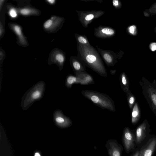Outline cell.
<instances>
[{"label":"cell","mask_w":156,"mask_h":156,"mask_svg":"<svg viewBox=\"0 0 156 156\" xmlns=\"http://www.w3.org/2000/svg\"><path fill=\"white\" fill-rule=\"evenodd\" d=\"M81 93L84 97L101 108L113 112L116 111L114 101L107 94L87 90H82Z\"/></svg>","instance_id":"obj_1"},{"label":"cell","mask_w":156,"mask_h":156,"mask_svg":"<svg viewBox=\"0 0 156 156\" xmlns=\"http://www.w3.org/2000/svg\"><path fill=\"white\" fill-rule=\"evenodd\" d=\"M45 89L43 81L38 82L28 90L22 98L21 106L24 110L28 109L35 101L42 98Z\"/></svg>","instance_id":"obj_2"},{"label":"cell","mask_w":156,"mask_h":156,"mask_svg":"<svg viewBox=\"0 0 156 156\" xmlns=\"http://www.w3.org/2000/svg\"><path fill=\"white\" fill-rule=\"evenodd\" d=\"M122 140L126 152L129 153L134 148L135 137L128 127H125L123 129Z\"/></svg>","instance_id":"obj_3"},{"label":"cell","mask_w":156,"mask_h":156,"mask_svg":"<svg viewBox=\"0 0 156 156\" xmlns=\"http://www.w3.org/2000/svg\"><path fill=\"white\" fill-rule=\"evenodd\" d=\"M105 147L109 156H122L123 148L116 140L108 139L106 142Z\"/></svg>","instance_id":"obj_4"},{"label":"cell","mask_w":156,"mask_h":156,"mask_svg":"<svg viewBox=\"0 0 156 156\" xmlns=\"http://www.w3.org/2000/svg\"><path fill=\"white\" fill-rule=\"evenodd\" d=\"M53 117L55 123L62 127H69L72 125V121L70 118L65 115L61 110H55Z\"/></svg>","instance_id":"obj_5"},{"label":"cell","mask_w":156,"mask_h":156,"mask_svg":"<svg viewBox=\"0 0 156 156\" xmlns=\"http://www.w3.org/2000/svg\"><path fill=\"white\" fill-rule=\"evenodd\" d=\"M9 28L17 36V43L20 45L26 47L28 45V43L23 33L22 27L19 24L14 23H9Z\"/></svg>","instance_id":"obj_6"},{"label":"cell","mask_w":156,"mask_h":156,"mask_svg":"<svg viewBox=\"0 0 156 156\" xmlns=\"http://www.w3.org/2000/svg\"><path fill=\"white\" fill-rule=\"evenodd\" d=\"M49 56L48 60V64H55L59 67V70H62L65 61V58L63 55L57 49H53Z\"/></svg>","instance_id":"obj_7"},{"label":"cell","mask_w":156,"mask_h":156,"mask_svg":"<svg viewBox=\"0 0 156 156\" xmlns=\"http://www.w3.org/2000/svg\"><path fill=\"white\" fill-rule=\"evenodd\" d=\"M156 147V138H151L139 151L138 156H152Z\"/></svg>","instance_id":"obj_8"},{"label":"cell","mask_w":156,"mask_h":156,"mask_svg":"<svg viewBox=\"0 0 156 156\" xmlns=\"http://www.w3.org/2000/svg\"><path fill=\"white\" fill-rule=\"evenodd\" d=\"M74 73L78 79V84L82 85L94 84V81L92 76L86 72H74Z\"/></svg>","instance_id":"obj_9"},{"label":"cell","mask_w":156,"mask_h":156,"mask_svg":"<svg viewBox=\"0 0 156 156\" xmlns=\"http://www.w3.org/2000/svg\"><path fill=\"white\" fill-rule=\"evenodd\" d=\"M146 125L143 122L137 128L136 132V142L137 144L141 143L146 136Z\"/></svg>","instance_id":"obj_10"},{"label":"cell","mask_w":156,"mask_h":156,"mask_svg":"<svg viewBox=\"0 0 156 156\" xmlns=\"http://www.w3.org/2000/svg\"><path fill=\"white\" fill-rule=\"evenodd\" d=\"M119 80L122 89L126 93L129 90V83L128 77L124 72H122L120 75Z\"/></svg>","instance_id":"obj_11"},{"label":"cell","mask_w":156,"mask_h":156,"mask_svg":"<svg viewBox=\"0 0 156 156\" xmlns=\"http://www.w3.org/2000/svg\"><path fill=\"white\" fill-rule=\"evenodd\" d=\"M140 111L138 105L135 103L133 108L131 114V122L133 124H135L139 121L140 117Z\"/></svg>","instance_id":"obj_12"},{"label":"cell","mask_w":156,"mask_h":156,"mask_svg":"<svg viewBox=\"0 0 156 156\" xmlns=\"http://www.w3.org/2000/svg\"><path fill=\"white\" fill-rule=\"evenodd\" d=\"M78 84V79L75 75H69L66 79L65 84L66 87L69 88H71L73 84Z\"/></svg>","instance_id":"obj_13"},{"label":"cell","mask_w":156,"mask_h":156,"mask_svg":"<svg viewBox=\"0 0 156 156\" xmlns=\"http://www.w3.org/2000/svg\"><path fill=\"white\" fill-rule=\"evenodd\" d=\"M72 66L74 70V72H86V68L79 62L74 61L72 63Z\"/></svg>","instance_id":"obj_14"},{"label":"cell","mask_w":156,"mask_h":156,"mask_svg":"<svg viewBox=\"0 0 156 156\" xmlns=\"http://www.w3.org/2000/svg\"><path fill=\"white\" fill-rule=\"evenodd\" d=\"M35 9L26 7L22 8L19 10V13L23 15L27 16L32 14H36L37 11H35Z\"/></svg>","instance_id":"obj_15"},{"label":"cell","mask_w":156,"mask_h":156,"mask_svg":"<svg viewBox=\"0 0 156 156\" xmlns=\"http://www.w3.org/2000/svg\"><path fill=\"white\" fill-rule=\"evenodd\" d=\"M126 94L128 104L129 108L131 109L134 104L135 98L130 90H129Z\"/></svg>","instance_id":"obj_16"},{"label":"cell","mask_w":156,"mask_h":156,"mask_svg":"<svg viewBox=\"0 0 156 156\" xmlns=\"http://www.w3.org/2000/svg\"><path fill=\"white\" fill-rule=\"evenodd\" d=\"M148 91L150 94L152 104L156 109V91L151 87L148 89Z\"/></svg>","instance_id":"obj_17"},{"label":"cell","mask_w":156,"mask_h":156,"mask_svg":"<svg viewBox=\"0 0 156 156\" xmlns=\"http://www.w3.org/2000/svg\"><path fill=\"white\" fill-rule=\"evenodd\" d=\"M52 23V20L51 19L47 20L44 23L43 27L44 29L49 31L51 28Z\"/></svg>","instance_id":"obj_18"},{"label":"cell","mask_w":156,"mask_h":156,"mask_svg":"<svg viewBox=\"0 0 156 156\" xmlns=\"http://www.w3.org/2000/svg\"><path fill=\"white\" fill-rule=\"evenodd\" d=\"M101 32L108 35H111L113 34L114 30L112 29L108 28H104L101 30Z\"/></svg>","instance_id":"obj_19"},{"label":"cell","mask_w":156,"mask_h":156,"mask_svg":"<svg viewBox=\"0 0 156 156\" xmlns=\"http://www.w3.org/2000/svg\"><path fill=\"white\" fill-rule=\"evenodd\" d=\"M9 13L10 16L13 18L16 17L17 16L16 11L14 8L10 9Z\"/></svg>","instance_id":"obj_20"},{"label":"cell","mask_w":156,"mask_h":156,"mask_svg":"<svg viewBox=\"0 0 156 156\" xmlns=\"http://www.w3.org/2000/svg\"><path fill=\"white\" fill-rule=\"evenodd\" d=\"M5 55L4 51L3 49L1 48L0 51V61L1 65L3 62L4 59L5 58Z\"/></svg>","instance_id":"obj_21"},{"label":"cell","mask_w":156,"mask_h":156,"mask_svg":"<svg viewBox=\"0 0 156 156\" xmlns=\"http://www.w3.org/2000/svg\"><path fill=\"white\" fill-rule=\"evenodd\" d=\"M104 58L105 61L108 63H111L112 60L110 55L108 54H105L103 56Z\"/></svg>","instance_id":"obj_22"},{"label":"cell","mask_w":156,"mask_h":156,"mask_svg":"<svg viewBox=\"0 0 156 156\" xmlns=\"http://www.w3.org/2000/svg\"><path fill=\"white\" fill-rule=\"evenodd\" d=\"M4 29L3 25L1 21H0V38H1L4 35Z\"/></svg>","instance_id":"obj_23"},{"label":"cell","mask_w":156,"mask_h":156,"mask_svg":"<svg viewBox=\"0 0 156 156\" xmlns=\"http://www.w3.org/2000/svg\"><path fill=\"white\" fill-rule=\"evenodd\" d=\"M78 40L80 43L83 44H86L87 42V40L82 36L79 37L78 38Z\"/></svg>","instance_id":"obj_24"},{"label":"cell","mask_w":156,"mask_h":156,"mask_svg":"<svg viewBox=\"0 0 156 156\" xmlns=\"http://www.w3.org/2000/svg\"><path fill=\"white\" fill-rule=\"evenodd\" d=\"M94 17L93 15L92 14H89L87 15L85 18V19L86 20L89 21L92 20Z\"/></svg>","instance_id":"obj_25"},{"label":"cell","mask_w":156,"mask_h":156,"mask_svg":"<svg viewBox=\"0 0 156 156\" xmlns=\"http://www.w3.org/2000/svg\"><path fill=\"white\" fill-rule=\"evenodd\" d=\"M46 1L47 3L51 5H54L56 2L55 0H47Z\"/></svg>","instance_id":"obj_26"},{"label":"cell","mask_w":156,"mask_h":156,"mask_svg":"<svg viewBox=\"0 0 156 156\" xmlns=\"http://www.w3.org/2000/svg\"><path fill=\"white\" fill-rule=\"evenodd\" d=\"M113 4L114 6H117L119 4L118 1L117 0H114L113 1Z\"/></svg>","instance_id":"obj_27"},{"label":"cell","mask_w":156,"mask_h":156,"mask_svg":"<svg viewBox=\"0 0 156 156\" xmlns=\"http://www.w3.org/2000/svg\"><path fill=\"white\" fill-rule=\"evenodd\" d=\"M5 0H0V11H1L2 8V7L4 3Z\"/></svg>","instance_id":"obj_28"},{"label":"cell","mask_w":156,"mask_h":156,"mask_svg":"<svg viewBox=\"0 0 156 156\" xmlns=\"http://www.w3.org/2000/svg\"><path fill=\"white\" fill-rule=\"evenodd\" d=\"M134 27L133 26H131L129 28V31L130 32L132 33L133 34L134 33Z\"/></svg>","instance_id":"obj_29"},{"label":"cell","mask_w":156,"mask_h":156,"mask_svg":"<svg viewBox=\"0 0 156 156\" xmlns=\"http://www.w3.org/2000/svg\"><path fill=\"white\" fill-rule=\"evenodd\" d=\"M116 72V70H110V73L111 75H114L115 73Z\"/></svg>","instance_id":"obj_30"},{"label":"cell","mask_w":156,"mask_h":156,"mask_svg":"<svg viewBox=\"0 0 156 156\" xmlns=\"http://www.w3.org/2000/svg\"><path fill=\"white\" fill-rule=\"evenodd\" d=\"M139 154V151H137L133 154L132 156H138Z\"/></svg>","instance_id":"obj_31"},{"label":"cell","mask_w":156,"mask_h":156,"mask_svg":"<svg viewBox=\"0 0 156 156\" xmlns=\"http://www.w3.org/2000/svg\"><path fill=\"white\" fill-rule=\"evenodd\" d=\"M34 156H41V155L38 153L36 152Z\"/></svg>","instance_id":"obj_32"},{"label":"cell","mask_w":156,"mask_h":156,"mask_svg":"<svg viewBox=\"0 0 156 156\" xmlns=\"http://www.w3.org/2000/svg\"><path fill=\"white\" fill-rule=\"evenodd\" d=\"M156 49V46H154L152 48V50L154 51Z\"/></svg>","instance_id":"obj_33"}]
</instances>
